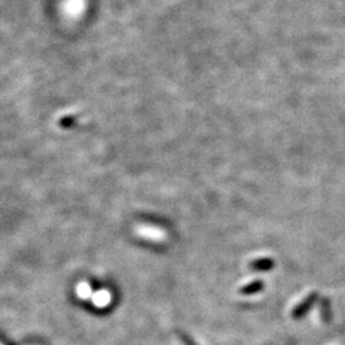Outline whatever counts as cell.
<instances>
[{
    "mask_svg": "<svg viewBox=\"0 0 345 345\" xmlns=\"http://www.w3.org/2000/svg\"><path fill=\"white\" fill-rule=\"evenodd\" d=\"M134 233L142 239H149L151 242H163L166 234L163 229L147 224H139L134 228Z\"/></svg>",
    "mask_w": 345,
    "mask_h": 345,
    "instance_id": "1",
    "label": "cell"
},
{
    "mask_svg": "<svg viewBox=\"0 0 345 345\" xmlns=\"http://www.w3.org/2000/svg\"><path fill=\"white\" fill-rule=\"evenodd\" d=\"M317 298H318L317 293H311L309 295H307V297H306L299 305H297L294 307V309H293V312H291L293 318L299 320V318L305 317L308 312H309V309L313 307V305L317 302Z\"/></svg>",
    "mask_w": 345,
    "mask_h": 345,
    "instance_id": "2",
    "label": "cell"
},
{
    "mask_svg": "<svg viewBox=\"0 0 345 345\" xmlns=\"http://www.w3.org/2000/svg\"><path fill=\"white\" fill-rule=\"evenodd\" d=\"M63 9L68 17H79L86 9V0H65Z\"/></svg>",
    "mask_w": 345,
    "mask_h": 345,
    "instance_id": "3",
    "label": "cell"
},
{
    "mask_svg": "<svg viewBox=\"0 0 345 345\" xmlns=\"http://www.w3.org/2000/svg\"><path fill=\"white\" fill-rule=\"evenodd\" d=\"M92 305L97 308H105L112 303V293L108 289H100L95 291L91 298Z\"/></svg>",
    "mask_w": 345,
    "mask_h": 345,
    "instance_id": "4",
    "label": "cell"
},
{
    "mask_svg": "<svg viewBox=\"0 0 345 345\" xmlns=\"http://www.w3.org/2000/svg\"><path fill=\"white\" fill-rule=\"evenodd\" d=\"M249 266L250 268H253L256 271H270L271 268H274L275 262L270 257H262L252 261Z\"/></svg>",
    "mask_w": 345,
    "mask_h": 345,
    "instance_id": "5",
    "label": "cell"
},
{
    "mask_svg": "<svg viewBox=\"0 0 345 345\" xmlns=\"http://www.w3.org/2000/svg\"><path fill=\"white\" fill-rule=\"evenodd\" d=\"M94 293L95 291L92 290L91 285L88 284L87 281H81V283H78V285L76 287V294H77V297L79 298V299H91L92 295H94Z\"/></svg>",
    "mask_w": 345,
    "mask_h": 345,
    "instance_id": "6",
    "label": "cell"
},
{
    "mask_svg": "<svg viewBox=\"0 0 345 345\" xmlns=\"http://www.w3.org/2000/svg\"><path fill=\"white\" fill-rule=\"evenodd\" d=\"M265 288V284L261 280H253L249 284H246L244 287L240 288V293L244 295H252L257 294Z\"/></svg>",
    "mask_w": 345,
    "mask_h": 345,
    "instance_id": "7",
    "label": "cell"
},
{
    "mask_svg": "<svg viewBox=\"0 0 345 345\" xmlns=\"http://www.w3.org/2000/svg\"><path fill=\"white\" fill-rule=\"evenodd\" d=\"M321 317L325 322L331 320V307H330V302L327 299H322L321 302Z\"/></svg>",
    "mask_w": 345,
    "mask_h": 345,
    "instance_id": "8",
    "label": "cell"
},
{
    "mask_svg": "<svg viewBox=\"0 0 345 345\" xmlns=\"http://www.w3.org/2000/svg\"><path fill=\"white\" fill-rule=\"evenodd\" d=\"M178 336H179L180 342L183 343V345H197V343L194 342L192 338H190L188 335H186V334H182V332H179V334H178Z\"/></svg>",
    "mask_w": 345,
    "mask_h": 345,
    "instance_id": "9",
    "label": "cell"
},
{
    "mask_svg": "<svg viewBox=\"0 0 345 345\" xmlns=\"http://www.w3.org/2000/svg\"><path fill=\"white\" fill-rule=\"evenodd\" d=\"M0 345H3V344H1V343H0Z\"/></svg>",
    "mask_w": 345,
    "mask_h": 345,
    "instance_id": "10",
    "label": "cell"
}]
</instances>
